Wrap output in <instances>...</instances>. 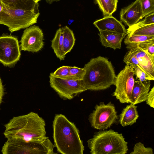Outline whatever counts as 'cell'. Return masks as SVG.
I'll return each mask as SVG.
<instances>
[{
  "mask_svg": "<svg viewBox=\"0 0 154 154\" xmlns=\"http://www.w3.org/2000/svg\"><path fill=\"white\" fill-rule=\"evenodd\" d=\"M123 61L127 65H135L141 69L138 62L131 50H130L126 53L124 56Z\"/></svg>",
  "mask_w": 154,
  "mask_h": 154,
  "instance_id": "f546056e",
  "label": "cell"
},
{
  "mask_svg": "<svg viewBox=\"0 0 154 154\" xmlns=\"http://www.w3.org/2000/svg\"><path fill=\"white\" fill-rule=\"evenodd\" d=\"M54 146L62 154H83L84 147L79 130L64 115H56L53 122Z\"/></svg>",
  "mask_w": 154,
  "mask_h": 154,
  "instance_id": "7a4b0ae2",
  "label": "cell"
},
{
  "mask_svg": "<svg viewBox=\"0 0 154 154\" xmlns=\"http://www.w3.org/2000/svg\"><path fill=\"white\" fill-rule=\"evenodd\" d=\"M127 34L146 36H154V24L144 26L127 32Z\"/></svg>",
  "mask_w": 154,
  "mask_h": 154,
  "instance_id": "603a6c76",
  "label": "cell"
},
{
  "mask_svg": "<svg viewBox=\"0 0 154 154\" xmlns=\"http://www.w3.org/2000/svg\"><path fill=\"white\" fill-rule=\"evenodd\" d=\"M150 84V80H149L141 82L135 80L130 103L135 105L146 101L149 91Z\"/></svg>",
  "mask_w": 154,
  "mask_h": 154,
  "instance_id": "2e32d148",
  "label": "cell"
},
{
  "mask_svg": "<svg viewBox=\"0 0 154 154\" xmlns=\"http://www.w3.org/2000/svg\"><path fill=\"white\" fill-rule=\"evenodd\" d=\"M104 16H110L116 11L118 0H94Z\"/></svg>",
  "mask_w": 154,
  "mask_h": 154,
  "instance_id": "44dd1931",
  "label": "cell"
},
{
  "mask_svg": "<svg viewBox=\"0 0 154 154\" xmlns=\"http://www.w3.org/2000/svg\"><path fill=\"white\" fill-rule=\"evenodd\" d=\"M83 68L85 72L82 81L85 91L104 90L115 85L116 76L107 58L100 56L92 58Z\"/></svg>",
  "mask_w": 154,
  "mask_h": 154,
  "instance_id": "3957f363",
  "label": "cell"
},
{
  "mask_svg": "<svg viewBox=\"0 0 154 154\" xmlns=\"http://www.w3.org/2000/svg\"><path fill=\"white\" fill-rule=\"evenodd\" d=\"M133 52L141 69L150 81L154 80V56L138 47L130 49Z\"/></svg>",
  "mask_w": 154,
  "mask_h": 154,
  "instance_id": "4fadbf2b",
  "label": "cell"
},
{
  "mask_svg": "<svg viewBox=\"0 0 154 154\" xmlns=\"http://www.w3.org/2000/svg\"><path fill=\"white\" fill-rule=\"evenodd\" d=\"M4 94V88L0 77V106L2 102Z\"/></svg>",
  "mask_w": 154,
  "mask_h": 154,
  "instance_id": "d6a6232c",
  "label": "cell"
},
{
  "mask_svg": "<svg viewBox=\"0 0 154 154\" xmlns=\"http://www.w3.org/2000/svg\"><path fill=\"white\" fill-rule=\"evenodd\" d=\"M124 40L126 48L142 43L154 41V36H146L127 34Z\"/></svg>",
  "mask_w": 154,
  "mask_h": 154,
  "instance_id": "7402d4cb",
  "label": "cell"
},
{
  "mask_svg": "<svg viewBox=\"0 0 154 154\" xmlns=\"http://www.w3.org/2000/svg\"><path fill=\"white\" fill-rule=\"evenodd\" d=\"M34 2L36 3H38L41 0H33Z\"/></svg>",
  "mask_w": 154,
  "mask_h": 154,
  "instance_id": "8d00e7d4",
  "label": "cell"
},
{
  "mask_svg": "<svg viewBox=\"0 0 154 154\" xmlns=\"http://www.w3.org/2000/svg\"><path fill=\"white\" fill-rule=\"evenodd\" d=\"M46 2L49 4H51L54 2H58L60 0H45Z\"/></svg>",
  "mask_w": 154,
  "mask_h": 154,
  "instance_id": "836d02e7",
  "label": "cell"
},
{
  "mask_svg": "<svg viewBox=\"0 0 154 154\" xmlns=\"http://www.w3.org/2000/svg\"><path fill=\"white\" fill-rule=\"evenodd\" d=\"M114 104L109 102L107 104L100 103L95 107V110L90 114L89 120L91 126L100 130L110 128L116 123L119 117Z\"/></svg>",
  "mask_w": 154,
  "mask_h": 154,
  "instance_id": "52a82bcc",
  "label": "cell"
},
{
  "mask_svg": "<svg viewBox=\"0 0 154 154\" xmlns=\"http://www.w3.org/2000/svg\"><path fill=\"white\" fill-rule=\"evenodd\" d=\"M69 66H62L57 68L53 75L56 77L60 78L71 79L69 75Z\"/></svg>",
  "mask_w": 154,
  "mask_h": 154,
  "instance_id": "f1b7e54d",
  "label": "cell"
},
{
  "mask_svg": "<svg viewBox=\"0 0 154 154\" xmlns=\"http://www.w3.org/2000/svg\"><path fill=\"white\" fill-rule=\"evenodd\" d=\"M98 35L101 44L106 48L109 47L115 50L121 48V43L127 33L100 30Z\"/></svg>",
  "mask_w": 154,
  "mask_h": 154,
  "instance_id": "9a60e30c",
  "label": "cell"
},
{
  "mask_svg": "<svg viewBox=\"0 0 154 154\" xmlns=\"http://www.w3.org/2000/svg\"><path fill=\"white\" fill-rule=\"evenodd\" d=\"M44 34L37 26H31L24 31L20 41L21 50L38 52L44 46Z\"/></svg>",
  "mask_w": 154,
  "mask_h": 154,
  "instance_id": "8fae6325",
  "label": "cell"
},
{
  "mask_svg": "<svg viewBox=\"0 0 154 154\" xmlns=\"http://www.w3.org/2000/svg\"><path fill=\"white\" fill-rule=\"evenodd\" d=\"M63 29L60 28L57 30L51 41V47L56 56L60 61L64 60L66 57L63 53Z\"/></svg>",
  "mask_w": 154,
  "mask_h": 154,
  "instance_id": "d6986e66",
  "label": "cell"
},
{
  "mask_svg": "<svg viewBox=\"0 0 154 154\" xmlns=\"http://www.w3.org/2000/svg\"><path fill=\"white\" fill-rule=\"evenodd\" d=\"M4 126L3 134L8 140L28 142L42 140L48 137L45 121L33 112L14 117Z\"/></svg>",
  "mask_w": 154,
  "mask_h": 154,
  "instance_id": "6da1fadb",
  "label": "cell"
},
{
  "mask_svg": "<svg viewBox=\"0 0 154 154\" xmlns=\"http://www.w3.org/2000/svg\"><path fill=\"white\" fill-rule=\"evenodd\" d=\"M54 148L48 137L42 140L28 142L7 140L1 152L3 154H53Z\"/></svg>",
  "mask_w": 154,
  "mask_h": 154,
  "instance_id": "8992f818",
  "label": "cell"
},
{
  "mask_svg": "<svg viewBox=\"0 0 154 154\" xmlns=\"http://www.w3.org/2000/svg\"><path fill=\"white\" fill-rule=\"evenodd\" d=\"M87 142L91 154H125L128 150L122 134L112 129L96 132Z\"/></svg>",
  "mask_w": 154,
  "mask_h": 154,
  "instance_id": "277c9868",
  "label": "cell"
},
{
  "mask_svg": "<svg viewBox=\"0 0 154 154\" xmlns=\"http://www.w3.org/2000/svg\"><path fill=\"white\" fill-rule=\"evenodd\" d=\"M140 3L142 15L141 19L146 16L154 12V0H137Z\"/></svg>",
  "mask_w": 154,
  "mask_h": 154,
  "instance_id": "cb8c5ba5",
  "label": "cell"
},
{
  "mask_svg": "<svg viewBox=\"0 0 154 154\" xmlns=\"http://www.w3.org/2000/svg\"><path fill=\"white\" fill-rule=\"evenodd\" d=\"M134 47L139 48L149 55L154 56V41L142 43L126 48L130 49Z\"/></svg>",
  "mask_w": 154,
  "mask_h": 154,
  "instance_id": "4316f807",
  "label": "cell"
},
{
  "mask_svg": "<svg viewBox=\"0 0 154 154\" xmlns=\"http://www.w3.org/2000/svg\"><path fill=\"white\" fill-rule=\"evenodd\" d=\"M63 30V51L64 55L70 52L74 47L76 40L73 31L66 26Z\"/></svg>",
  "mask_w": 154,
  "mask_h": 154,
  "instance_id": "ffe728a7",
  "label": "cell"
},
{
  "mask_svg": "<svg viewBox=\"0 0 154 154\" xmlns=\"http://www.w3.org/2000/svg\"><path fill=\"white\" fill-rule=\"evenodd\" d=\"M154 24V12L147 15L144 19L127 29V32L142 26Z\"/></svg>",
  "mask_w": 154,
  "mask_h": 154,
  "instance_id": "d4e9b609",
  "label": "cell"
},
{
  "mask_svg": "<svg viewBox=\"0 0 154 154\" xmlns=\"http://www.w3.org/2000/svg\"><path fill=\"white\" fill-rule=\"evenodd\" d=\"M142 12L141 6L137 0L121 9L120 19L125 25L130 27L141 19Z\"/></svg>",
  "mask_w": 154,
  "mask_h": 154,
  "instance_id": "7c38bea8",
  "label": "cell"
},
{
  "mask_svg": "<svg viewBox=\"0 0 154 154\" xmlns=\"http://www.w3.org/2000/svg\"><path fill=\"white\" fill-rule=\"evenodd\" d=\"M130 154H153L152 149L150 147H146L143 144L139 142L135 144L133 151Z\"/></svg>",
  "mask_w": 154,
  "mask_h": 154,
  "instance_id": "83f0119b",
  "label": "cell"
},
{
  "mask_svg": "<svg viewBox=\"0 0 154 154\" xmlns=\"http://www.w3.org/2000/svg\"><path fill=\"white\" fill-rule=\"evenodd\" d=\"M134 72L130 66L126 65L116 76V87L112 96L122 103H130L134 83Z\"/></svg>",
  "mask_w": 154,
  "mask_h": 154,
  "instance_id": "ba28073f",
  "label": "cell"
},
{
  "mask_svg": "<svg viewBox=\"0 0 154 154\" xmlns=\"http://www.w3.org/2000/svg\"><path fill=\"white\" fill-rule=\"evenodd\" d=\"M50 86L64 100H71L77 95L85 91L82 80H73L49 76Z\"/></svg>",
  "mask_w": 154,
  "mask_h": 154,
  "instance_id": "9c48e42d",
  "label": "cell"
},
{
  "mask_svg": "<svg viewBox=\"0 0 154 154\" xmlns=\"http://www.w3.org/2000/svg\"><path fill=\"white\" fill-rule=\"evenodd\" d=\"M40 14L38 7L25 10L3 7L0 13V24L7 26L12 33L36 23Z\"/></svg>",
  "mask_w": 154,
  "mask_h": 154,
  "instance_id": "5b68a950",
  "label": "cell"
},
{
  "mask_svg": "<svg viewBox=\"0 0 154 154\" xmlns=\"http://www.w3.org/2000/svg\"><path fill=\"white\" fill-rule=\"evenodd\" d=\"M130 66L134 70V75L136 76V80L141 82L146 81L147 80H150L145 72L138 66L135 65H132Z\"/></svg>",
  "mask_w": 154,
  "mask_h": 154,
  "instance_id": "4dcf8cb0",
  "label": "cell"
},
{
  "mask_svg": "<svg viewBox=\"0 0 154 154\" xmlns=\"http://www.w3.org/2000/svg\"><path fill=\"white\" fill-rule=\"evenodd\" d=\"M154 87L153 86L151 91L149 92L146 101V104L153 108H154Z\"/></svg>",
  "mask_w": 154,
  "mask_h": 154,
  "instance_id": "1f68e13d",
  "label": "cell"
},
{
  "mask_svg": "<svg viewBox=\"0 0 154 154\" xmlns=\"http://www.w3.org/2000/svg\"><path fill=\"white\" fill-rule=\"evenodd\" d=\"M20 47L16 36L4 34L0 36V62L6 66L14 65L20 58Z\"/></svg>",
  "mask_w": 154,
  "mask_h": 154,
  "instance_id": "30bf717a",
  "label": "cell"
},
{
  "mask_svg": "<svg viewBox=\"0 0 154 154\" xmlns=\"http://www.w3.org/2000/svg\"><path fill=\"white\" fill-rule=\"evenodd\" d=\"M73 21H74V20H69L68 21V23L69 24H70L72 22H73Z\"/></svg>",
  "mask_w": 154,
  "mask_h": 154,
  "instance_id": "d590c367",
  "label": "cell"
},
{
  "mask_svg": "<svg viewBox=\"0 0 154 154\" xmlns=\"http://www.w3.org/2000/svg\"><path fill=\"white\" fill-rule=\"evenodd\" d=\"M69 72L71 80H82L85 71L84 68H79L74 66L69 67Z\"/></svg>",
  "mask_w": 154,
  "mask_h": 154,
  "instance_id": "484cf974",
  "label": "cell"
},
{
  "mask_svg": "<svg viewBox=\"0 0 154 154\" xmlns=\"http://www.w3.org/2000/svg\"><path fill=\"white\" fill-rule=\"evenodd\" d=\"M99 31L104 30L117 32L120 33H127V30L121 22L111 15L104 16L93 23Z\"/></svg>",
  "mask_w": 154,
  "mask_h": 154,
  "instance_id": "5bb4252c",
  "label": "cell"
},
{
  "mask_svg": "<svg viewBox=\"0 0 154 154\" xmlns=\"http://www.w3.org/2000/svg\"><path fill=\"white\" fill-rule=\"evenodd\" d=\"M3 7L13 9L32 10L38 7L33 0H1Z\"/></svg>",
  "mask_w": 154,
  "mask_h": 154,
  "instance_id": "ac0fdd59",
  "label": "cell"
},
{
  "mask_svg": "<svg viewBox=\"0 0 154 154\" xmlns=\"http://www.w3.org/2000/svg\"><path fill=\"white\" fill-rule=\"evenodd\" d=\"M3 8L2 3L1 0H0V13L2 11Z\"/></svg>",
  "mask_w": 154,
  "mask_h": 154,
  "instance_id": "e575fe53",
  "label": "cell"
},
{
  "mask_svg": "<svg viewBox=\"0 0 154 154\" xmlns=\"http://www.w3.org/2000/svg\"><path fill=\"white\" fill-rule=\"evenodd\" d=\"M137 106L131 103L124 108L119 116V122L123 127L131 125L139 117Z\"/></svg>",
  "mask_w": 154,
  "mask_h": 154,
  "instance_id": "e0dca14e",
  "label": "cell"
}]
</instances>
